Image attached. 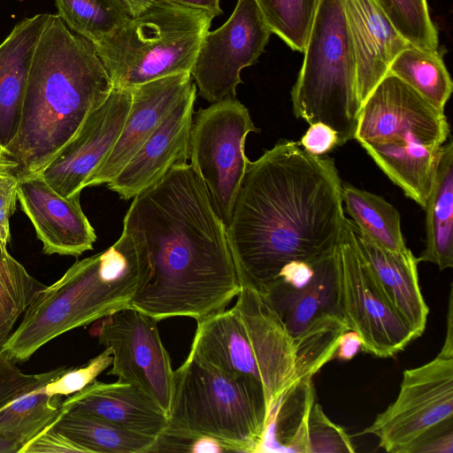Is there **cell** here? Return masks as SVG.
Returning <instances> with one entry per match:
<instances>
[{
  "label": "cell",
  "mask_w": 453,
  "mask_h": 453,
  "mask_svg": "<svg viewBox=\"0 0 453 453\" xmlns=\"http://www.w3.org/2000/svg\"><path fill=\"white\" fill-rule=\"evenodd\" d=\"M67 27L95 45L113 34L133 15L123 0H55Z\"/></svg>",
  "instance_id": "obj_29"
},
{
  "label": "cell",
  "mask_w": 453,
  "mask_h": 453,
  "mask_svg": "<svg viewBox=\"0 0 453 453\" xmlns=\"http://www.w3.org/2000/svg\"><path fill=\"white\" fill-rule=\"evenodd\" d=\"M253 132L258 133L259 128L235 97L212 103L193 117L188 159L226 227L249 161L245 141Z\"/></svg>",
  "instance_id": "obj_10"
},
{
  "label": "cell",
  "mask_w": 453,
  "mask_h": 453,
  "mask_svg": "<svg viewBox=\"0 0 453 453\" xmlns=\"http://www.w3.org/2000/svg\"><path fill=\"white\" fill-rule=\"evenodd\" d=\"M112 360L111 349L105 348L86 365L67 368L59 377L42 386V389L50 395L68 396L95 381L100 373L111 365Z\"/></svg>",
  "instance_id": "obj_36"
},
{
  "label": "cell",
  "mask_w": 453,
  "mask_h": 453,
  "mask_svg": "<svg viewBox=\"0 0 453 453\" xmlns=\"http://www.w3.org/2000/svg\"><path fill=\"white\" fill-rule=\"evenodd\" d=\"M49 13L17 23L0 45V146L17 135L33 54Z\"/></svg>",
  "instance_id": "obj_23"
},
{
  "label": "cell",
  "mask_w": 453,
  "mask_h": 453,
  "mask_svg": "<svg viewBox=\"0 0 453 453\" xmlns=\"http://www.w3.org/2000/svg\"><path fill=\"white\" fill-rule=\"evenodd\" d=\"M272 30L255 0H238L227 21L204 35L190 71L199 96L212 104L234 98L241 71L257 62Z\"/></svg>",
  "instance_id": "obj_14"
},
{
  "label": "cell",
  "mask_w": 453,
  "mask_h": 453,
  "mask_svg": "<svg viewBox=\"0 0 453 453\" xmlns=\"http://www.w3.org/2000/svg\"><path fill=\"white\" fill-rule=\"evenodd\" d=\"M387 73L395 75L437 110L444 111L453 82L437 50L411 45L397 54Z\"/></svg>",
  "instance_id": "obj_28"
},
{
  "label": "cell",
  "mask_w": 453,
  "mask_h": 453,
  "mask_svg": "<svg viewBox=\"0 0 453 453\" xmlns=\"http://www.w3.org/2000/svg\"><path fill=\"white\" fill-rule=\"evenodd\" d=\"M49 426L73 442L83 453L151 452L157 441L76 411H62Z\"/></svg>",
  "instance_id": "obj_26"
},
{
  "label": "cell",
  "mask_w": 453,
  "mask_h": 453,
  "mask_svg": "<svg viewBox=\"0 0 453 453\" xmlns=\"http://www.w3.org/2000/svg\"><path fill=\"white\" fill-rule=\"evenodd\" d=\"M303 52L291 90L293 112L310 125L329 126L342 146L354 139L361 110L356 55L342 0H318Z\"/></svg>",
  "instance_id": "obj_8"
},
{
  "label": "cell",
  "mask_w": 453,
  "mask_h": 453,
  "mask_svg": "<svg viewBox=\"0 0 453 453\" xmlns=\"http://www.w3.org/2000/svg\"><path fill=\"white\" fill-rule=\"evenodd\" d=\"M142 238L150 269L130 307L157 321H200L241 290L226 227L190 164L173 167L141 192L123 220Z\"/></svg>",
  "instance_id": "obj_2"
},
{
  "label": "cell",
  "mask_w": 453,
  "mask_h": 453,
  "mask_svg": "<svg viewBox=\"0 0 453 453\" xmlns=\"http://www.w3.org/2000/svg\"><path fill=\"white\" fill-rule=\"evenodd\" d=\"M81 449L50 426L31 439L19 453H78Z\"/></svg>",
  "instance_id": "obj_39"
},
{
  "label": "cell",
  "mask_w": 453,
  "mask_h": 453,
  "mask_svg": "<svg viewBox=\"0 0 453 453\" xmlns=\"http://www.w3.org/2000/svg\"><path fill=\"white\" fill-rule=\"evenodd\" d=\"M453 419V355L440 350L435 358L406 369L396 399L378 414L363 434L379 439V447L404 453L423 434Z\"/></svg>",
  "instance_id": "obj_12"
},
{
  "label": "cell",
  "mask_w": 453,
  "mask_h": 453,
  "mask_svg": "<svg viewBox=\"0 0 453 453\" xmlns=\"http://www.w3.org/2000/svg\"><path fill=\"white\" fill-rule=\"evenodd\" d=\"M42 387L0 410V431L14 435L24 445L50 426L62 412V396L50 395Z\"/></svg>",
  "instance_id": "obj_31"
},
{
  "label": "cell",
  "mask_w": 453,
  "mask_h": 453,
  "mask_svg": "<svg viewBox=\"0 0 453 453\" xmlns=\"http://www.w3.org/2000/svg\"><path fill=\"white\" fill-rule=\"evenodd\" d=\"M189 352L261 388L270 410L297 380L290 335L264 296L247 285L232 308L197 321Z\"/></svg>",
  "instance_id": "obj_7"
},
{
  "label": "cell",
  "mask_w": 453,
  "mask_h": 453,
  "mask_svg": "<svg viewBox=\"0 0 453 453\" xmlns=\"http://www.w3.org/2000/svg\"><path fill=\"white\" fill-rule=\"evenodd\" d=\"M449 131L444 111L387 73L362 104L354 139L407 197L424 208Z\"/></svg>",
  "instance_id": "obj_5"
},
{
  "label": "cell",
  "mask_w": 453,
  "mask_h": 453,
  "mask_svg": "<svg viewBox=\"0 0 453 453\" xmlns=\"http://www.w3.org/2000/svg\"><path fill=\"white\" fill-rule=\"evenodd\" d=\"M309 453H353L356 451L350 436L324 412L314 402L307 423Z\"/></svg>",
  "instance_id": "obj_35"
},
{
  "label": "cell",
  "mask_w": 453,
  "mask_h": 453,
  "mask_svg": "<svg viewBox=\"0 0 453 453\" xmlns=\"http://www.w3.org/2000/svg\"><path fill=\"white\" fill-rule=\"evenodd\" d=\"M361 348V337L357 332L349 329L342 334L334 357L342 361H349Z\"/></svg>",
  "instance_id": "obj_41"
},
{
  "label": "cell",
  "mask_w": 453,
  "mask_h": 453,
  "mask_svg": "<svg viewBox=\"0 0 453 453\" xmlns=\"http://www.w3.org/2000/svg\"><path fill=\"white\" fill-rule=\"evenodd\" d=\"M214 18L203 10L154 1L96 43V53L113 87L130 88L190 73Z\"/></svg>",
  "instance_id": "obj_9"
},
{
  "label": "cell",
  "mask_w": 453,
  "mask_h": 453,
  "mask_svg": "<svg viewBox=\"0 0 453 453\" xmlns=\"http://www.w3.org/2000/svg\"><path fill=\"white\" fill-rule=\"evenodd\" d=\"M315 402L312 379H300L273 403L259 452L309 453L307 423Z\"/></svg>",
  "instance_id": "obj_25"
},
{
  "label": "cell",
  "mask_w": 453,
  "mask_h": 453,
  "mask_svg": "<svg viewBox=\"0 0 453 453\" xmlns=\"http://www.w3.org/2000/svg\"><path fill=\"white\" fill-rule=\"evenodd\" d=\"M45 287L9 253L7 245L0 242V349L19 317Z\"/></svg>",
  "instance_id": "obj_30"
},
{
  "label": "cell",
  "mask_w": 453,
  "mask_h": 453,
  "mask_svg": "<svg viewBox=\"0 0 453 453\" xmlns=\"http://www.w3.org/2000/svg\"><path fill=\"white\" fill-rule=\"evenodd\" d=\"M337 257L340 305L349 329L359 334L365 352L394 357L417 338L384 295L346 217Z\"/></svg>",
  "instance_id": "obj_11"
},
{
  "label": "cell",
  "mask_w": 453,
  "mask_h": 453,
  "mask_svg": "<svg viewBox=\"0 0 453 453\" xmlns=\"http://www.w3.org/2000/svg\"><path fill=\"white\" fill-rule=\"evenodd\" d=\"M61 410L83 412L156 440L167 425V415L155 402L135 385L119 380H96L64 399Z\"/></svg>",
  "instance_id": "obj_21"
},
{
  "label": "cell",
  "mask_w": 453,
  "mask_h": 453,
  "mask_svg": "<svg viewBox=\"0 0 453 453\" xmlns=\"http://www.w3.org/2000/svg\"><path fill=\"white\" fill-rule=\"evenodd\" d=\"M149 269L142 236L123 226L110 248L76 261L39 292L0 349L23 363L56 337L130 307Z\"/></svg>",
  "instance_id": "obj_4"
},
{
  "label": "cell",
  "mask_w": 453,
  "mask_h": 453,
  "mask_svg": "<svg viewBox=\"0 0 453 453\" xmlns=\"http://www.w3.org/2000/svg\"><path fill=\"white\" fill-rule=\"evenodd\" d=\"M196 98L195 83L144 142L126 165L107 183L128 200L152 187L175 165L188 163L190 128Z\"/></svg>",
  "instance_id": "obj_17"
},
{
  "label": "cell",
  "mask_w": 453,
  "mask_h": 453,
  "mask_svg": "<svg viewBox=\"0 0 453 453\" xmlns=\"http://www.w3.org/2000/svg\"><path fill=\"white\" fill-rule=\"evenodd\" d=\"M104 319L97 337L101 345L112 351L108 373L138 387L168 417L174 371L159 335L158 321L132 307Z\"/></svg>",
  "instance_id": "obj_13"
},
{
  "label": "cell",
  "mask_w": 453,
  "mask_h": 453,
  "mask_svg": "<svg viewBox=\"0 0 453 453\" xmlns=\"http://www.w3.org/2000/svg\"><path fill=\"white\" fill-rule=\"evenodd\" d=\"M18 201L42 242L44 254L79 257L93 249L96 234L80 197L62 196L39 173H32L19 174Z\"/></svg>",
  "instance_id": "obj_16"
},
{
  "label": "cell",
  "mask_w": 453,
  "mask_h": 453,
  "mask_svg": "<svg viewBox=\"0 0 453 453\" xmlns=\"http://www.w3.org/2000/svg\"><path fill=\"white\" fill-rule=\"evenodd\" d=\"M357 61L362 104L387 74L397 54L411 44L396 31L375 0H342Z\"/></svg>",
  "instance_id": "obj_20"
},
{
  "label": "cell",
  "mask_w": 453,
  "mask_h": 453,
  "mask_svg": "<svg viewBox=\"0 0 453 453\" xmlns=\"http://www.w3.org/2000/svg\"><path fill=\"white\" fill-rule=\"evenodd\" d=\"M129 7L132 15L136 16L149 8L154 0H123Z\"/></svg>",
  "instance_id": "obj_45"
},
{
  "label": "cell",
  "mask_w": 453,
  "mask_h": 453,
  "mask_svg": "<svg viewBox=\"0 0 453 453\" xmlns=\"http://www.w3.org/2000/svg\"><path fill=\"white\" fill-rule=\"evenodd\" d=\"M0 166H13L18 168V164L8 155L6 150L0 146Z\"/></svg>",
  "instance_id": "obj_46"
},
{
  "label": "cell",
  "mask_w": 453,
  "mask_h": 453,
  "mask_svg": "<svg viewBox=\"0 0 453 453\" xmlns=\"http://www.w3.org/2000/svg\"><path fill=\"white\" fill-rule=\"evenodd\" d=\"M453 419L431 429L410 445L404 453H452Z\"/></svg>",
  "instance_id": "obj_38"
},
{
  "label": "cell",
  "mask_w": 453,
  "mask_h": 453,
  "mask_svg": "<svg viewBox=\"0 0 453 453\" xmlns=\"http://www.w3.org/2000/svg\"><path fill=\"white\" fill-rule=\"evenodd\" d=\"M313 273L293 287L277 279L260 294L284 324L292 342L311 326L342 317L336 248L312 262Z\"/></svg>",
  "instance_id": "obj_19"
},
{
  "label": "cell",
  "mask_w": 453,
  "mask_h": 453,
  "mask_svg": "<svg viewBox=\"0 0 453 453\" xmlns=\"http://www.w3.org/2000/svg\"><path fill=\"white\" fill-rule=\"evenodd\" d=\"M130 88L113 87L76 134L39 172L65 198L80 197L88 180L114 147L131 105Z\"/></svg>",
  "instance_id": "obj_15"
},
{
  "label": "cell",
  "mask_w": 453,
  "mask_h": 453,
  "mask_svg": "<svg viewBox=\"0 0 453 453\" xmlns=\"http://www.w3.org/2000/svg\"><path fill=\"white\" fill-rule=\"evenodd\" d=\"M269 415L261 388L226 375L189 352L173 372L167 425L154 449L162 451L205 437L228 452H259Z\"/></svg>",
  "instance_id": "obj_6"
},
{
  "label": "cell",
  "mask_w": 453,
  "mask_h": 453,
  "mask_svg": "<svg viewBox=\"0 0 453 453\" xmlns=\"http://www.w3.org/2000/svg\"><path fill=\"white\" fill-rule=\"evenodd\" d=\"M24 442L14 435L0 431V453H19Z\"/></svg>",
  "instance_id": "obj_44"
},
{
  "label": "cell",
  "mask_w": 453,
  "mask_h": 453,
  "mask_svg": "<svg viewBox=\"0 0 453 453\" xmlns=\"http://www.w3.org/2000/svg\"><path fill=\"white\" fill-rule=\"evenodd\" d=\"M193 83L190 73L185 72L130 88L131 105L121 133L86 188L111 181Z\"/></svg>",
  "instance_id": "obj_18"
},
{
  "label": "cell",
  "mask_w": 453,
  "mask_h": 453,
  "mask_svg": "<svg viewBox=\"0 0 453 453\" xmlns=\"http://www.w3.org/2000/svg\"><path fill=\"white\" fill-rule=\"evenodd\" d=\"M342 188L334 160L299 142L249 160L226 227L241 285L261 293L288 264L333 251L345 219Z\"/></svg>",
  "instance_id": "obj_1"
},
{
  "label": "cell",
  "mask_w": 453,
  "mask_h": 453,
  "mask_svg": "<svg viewBox=\"0 0 453 453\" xmlns=\"http://www.w3.org/2000/svg\"><path fill=\"white\" fill-rule=\"evenodd\" d=\"M349 222L384 295L416 338L419 337L426 329L429 309L419 287L418 257L408 248L391 251L378 246L358 230L350 219Z\"/></svg>",
  "instance_id": "obj_22"
},
{
  "label": "cell",
  "mask_w": 453,
  "mask_h": 453,
  "mask_svg": "<svg viewBox=\"0 0 453 453\" xmlns=\"http://www.w3.org/2000/svg\"><path fill=\"white\" fill-rule=\"evenodd\" d=\"M453 296L452 288L449 292V307L447 315V331L444 343L441 348V351L453 355Z\"/></svg>",
  "instance_id": "obj_43"
},
{
  "label": "cell",
  "mask_w": 453,
  "mask_h": 453,
  "mask_svg": "<svg viewBox=\"0 0 453 453\" xmlns=\"http://www.w3.org/2000/svg\"><path fill=\"white\" fill-rule=\"evenodd\" d=\"M426 245L418 262L432 263L441 271L453 267V143L441 149L434 184L426 199Z\"/></svg>",
  "instance_id": "obj_24"
},
{
  "label": "cell",
  "mask_w": 453,
  "mask_h": 453,
  "mask_svg": "<svg viewBox=\"0 0 453 453\" xmlns=\"http://www.w3.org/2000/svg\"><path fill=\"white\" fill-rule=\"evenodd\" d=\"M401 36L411 45L437 50L438 33L426 0H375Z\"/></svg>",
  "instance_id": "obj_33"
},
{
  "label": "cell",
  "mask_w": 453,
  "mask_h": 453,
  "mask_svg": "<svg viewBox=\"0 0 453 453\" xmlns=\"http://www.w3.org/2000/svg\"><path fill=\"white\" fill-rule=\"evenodd\" d=\"M299 142L307 152L314 156H324L339 146L335 131L321 122L310 125Z\"/></svg>",
  "instance_id": "obj_40"
},
{
  "label": "cell",
  "mask_w": 453,
  "mask_h": 453,
  "mask_svg": "<svg viewBox=\"0 0 453 453\" xmlns=\"http://www.w3.org/2000/svg\"><path fill=\"white\" fill-rule=\"evenodd\" d=\"M342 198L350 220L372 242L391 251L407 249L400 213L383 197L342 184Z\"/></svg>",
  "instance_id": "obj_27"
},
{
  "label": "cell",
  "mask_w": 453,
  "mask_h": 453,
  "mask_svg": "<svg viewBox=\"0 0 453 453\" xmlns=\"http://www.w3.org/2000/svg\"><path fill=\"white\" fill-rule=\"evenodd\" d=\"M17 364L6 351L0 349V410L67 370V367L62 366L42 373L28 374L23 372Z\"/></svg>",
  "instance_id": "obj_34"
},
{
  "label": "cell",
  "mask_w": 453,
  "mask_h": 453,
  "mask_svg": "<svg viewBox=\"0 0 453 453\" xmlns=\"http://www.w3.org/2000/svg\"><path fill=\"white\" fill-rule=\"evenodd\" d=\"M192 9L203 10L212 13L215 17L223 13L219 7V0H154Z\"/></svg>",
  "instance_id": "obj_42"
},
{
  "label": "cell",
  "mask_w": 453,
  "mask_h": 453,
  "mask_svg": "<svg viewBox=\"0 0 453 453\" xmlns=\"http://www.w3.org/2000/svg\"><path fill=\"white\" fill-rule=\"evenodd\" d=\"M113 88L96 46L48 16L29 67L19 127L6 149L17 172H39Z\"/></svg>",
  "instance_id": "obj_3"
},
{
  "label": "cell",
  "mask_w": 453,
  "mask_h": 453,
  "mask_svg": "<svg viewBox=\"0 0 453 453\" xmlns=\"http://www.w3.org/2000/svg\"><path fill=\"white\" fill-rule=\"evenodd\" d=\"M19 174L16 167L0 166V242L11 241L10 219L18 202Z\"/></svg>",
  "instance_id": "obj_37"
},
{
  "label": "cell",
  "mask_w": 453,
  "mask_h": 453,
  "mask_svg": "<svg viewBox=\"0 0 453 453\" xmlns=\"http://www.w3.org/2000/svg\"><path fill=\"white\" fill-rule=\"evenodd\" d=\"M268 27L292 50L303 52L318 0H255Z\"/></svg>",
  "instance_id": "obj_32"
}]
</instances>
